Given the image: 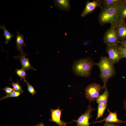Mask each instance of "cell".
Listing matches in <instances>:
<instances>
[{
    "mask_svg": "<svg viewBox=\"0 0 126 126\" xmlns=\"http://www.w3.org/2000/svg\"><path fill=\"white\" fill-rule=\"evenodd\" d=\"M102 0H94L91 2L87 1L85 8L82 12L81 16L84 17L93 12L98 7L101 8Z\"/></svg>",
    "mask_w": 126,
    "mask_h": 126,
    "instance_id": "cell-8",
    "label": "cell"
},
{
    "mask_svg": "<svg viewBox=\"0 0 126 126\" xmlns=\"http://www.w3.org/2000/svg\"><path fill=\"white\" fill-rule=\"evenodd\" d=\"M102 89V87L99 84L94 83L90 84L85 89L86 98L89 101L90 103L94 101L100 95V93Z\"/></svg>",
    "mask_w": 126,
    "mask_h": 126,
    "instance_id": "cell-5",
    "label": "cell"
},
{
    "mask_svg": "<svg viewBox=\"0 0 126 126\" xmlns=\"http://www.w3.org/2000/svg\"><path fill=\"white\" fill-rule=\"evenodd\" d=\"M120 18L122 22L125 21L126 18V5L124 4H123L120 14Z\"/></svg>",
    "mask_w": 126,
    "mask_h": 126,
    "instance_id": "cell-22",
    "label": "cell"
},
{
    "mask_svg": "<svg viewBox=\"0 0 126 126\" xmlns=\"http://www.w3.org/2000/svg\"><path fill=\"white\" fill-rule=\"evenodd\" d=\"M123 1L124 4L126 5V0H123Z\"/></svg>",
    "mask_w": 126,
    "mask_h": 126,
    "instance_id": "cell-30",
    "label": "cell"
},
{
    "mask_svg": "<svg viewBox=\"0 0 126 126\" xmlns=\"http://www.w3.org/2000/svg\"><path fill=\"white\" fill-rule=\"evenodd\" d=\"M104 126H120L119 125L113 123L107 122L105 123Z\"/></svg>",
    "mask_w": 126,
    "mask_h": 126,
    "instance_id": "cell-27",
    "label": "cell"
},
{
    "mask_svg": "<svg viewBox=\"0 0 126 126\" xmlns=\"http://www.w3.org/2000/svg\"><path fill=\"white\" fill-rule=\"evenodd\" d=\"M107 110L109 112V114L106 117L100 121L94 122L92 123L100 122L104 121H105V123L115 122L116 123H120L126 122L125 121H122L121 120L118 119L117 116V112L116 111L113 112H110L108 108Z\"/></svg>",
    "mask_w": 126,
    "mask_h": 126,
    "instance_id": "cell-11",
    "label": "cell"
},
{
    "mask_svg": "<svg viewBox=\"0 0 126 126\" xmlns=\"http://www.w3.org/2000/svg\"><path fill=\"white\" fill-rule=\"evenodd\" d=\"M24 81L28 87V91L32 95H34L36 93V91L35 90L33 87L31 85L30 83L25 79L23 80Z\"/></svg>",
    "mask_w": 126,
    "mask_h": 126,
    "instance_id": "cell-23",
    "label": "cell"
},
{
    "mask_svg": "<svg viewBox=\"0 0 126 126\" xmlns=\"http://www.w3.org/2000/svg\"><path fill=\"white\" fill-rule=\"evenodd\" d=\"M120 41L116 28L111 26L104 34V43L107 46H118Z\"/></svg>",
    "mask_w": 126,
    "mask_h": 126,
    "instance_id": "cell-4",
    "label": "cell"
},
{
    "mask_svg": "<svg viewBox=\"0 0 126 126\" xmlns=\"http://www.w3.org/2000/svg\"><path fill=\"white\" fill-rule=\"evenodd\" d=\"M104 92L100 95H99L96 99L95 101L98 104H107L109 93L106 88Z\"/></svg>",
    "mask_w": 126,
    "mask_h": 126,
    "instance_id": "cell-15",
    "label": "cell"
},
{
    "mask_svg": "<svg viewBox=\"0 0 126 126\" xmlns=\"http://www.w3.org/2000/svg\"><path fill=\"white\" fill-rule=\"evenodd\" d=\"M50 110L51 118L50 120L55 122L59 126H66L67 123L61 119L62 110L60 109L59 107L57 109H51Z\"/></svg>",
    "mask_w": 126,
    "mask_h": 126,
    "instance_id": "cell-9",
    "label": "cell"
},
{
    "mask_svg": "<svg viewBox=\"0 0 126 126\" xmlns=\"http://www.w3.org/2000/svg\"><path fill=\"white\" fill-rule=\"evenodd\" d=\"M34 126H45L44 124L43 123H39Z\"/></svg>",
    "mask_w": 126,
    "mask_h": 126,
    "instance_id": "cell-29",
    "label": "cell"
},
{
    "mask_svg": "<svg viewBox=\"0 0 126 126\" xmlns=\"http://www.w3.org/2000/svg\"><path fill=\"white\" fill-rule=\"evenodd\" d=\"M119 44L121 46L126 48V39L122 41H120Z\"/></svg>",
    "mask_w": 126,
    "mask_h": 126,
    "instance_id": "cell-26",
    "label": "cell"
},
{
    "mask_svg": "<svg viewBox=\"0 0 126 126\" xmlns=\"http://www.w3.org/2000/svg\"><path fill=\"white\" fill-rule=\"evenodd\" d=\"M95 110L90 104L85 113L82 114L77 120H74L77 123L76 126H89L91 123H89V120L92 117L91 114Z\"/></svg>",
    "mask_w": 126,
    "mask_h": 126,
    "instance_id": "cell-6",
    "label": "cell"
},
{
    "mask_svg": "<svg viewBox=\"0 0 126 126\" xmlns=\"http://www.w3.org/2000/svg\"><path fill=\"white\" fill-rule=\"evenodd\" d=\"M21 93H22L20 92L15 91L10 94H7L6 95L1 97L0 98V100L10 97H18Z\"/></svg>",
    "mask_w": 126,
    "mask_h": 126,
    "instance_id": "cell-20",
    "label": "cell"
},
{
    "mask_svg": "<svg viewBox=\"0 0 126 126\" xmlns=\"http://www.w3.org/2000/svg\"><path fill=\"white\" fill-rule=\"evenodd\" d=\"M15 72L17 75L21 77V80H22L23 79V80H25L26 74L25 70L22 68L20 69H17Z\"/></svg>",
    "mask_w": 126,
    "mask_h": 126,
    "instance_id": "cell-19",
    "label": "cell"
},
{
    "mask_svg": "<svg viewBox=\"0 0 126 126\" xmlns=\"http://www.w3.org/2000/svg\"><path fill=\"white\" fill-rule=\"evenodd\" d=\"M0 29H3L4 31V32L3 35L5 39V43L6 44H7L11 39L14 37V36L7 29L5 24L0 25Z\"/></svg>",
    "mask_w": 126,
    "mask_h": 126,
    "instance_id": "cell-16",
    "label": "cell"
},
{
    "mask_svg": "<svg viewBox=\"0 0 126 126\" xmlns=\"http://www.w3.org/2000/svg\"><path fill=\"white\" fill-rule=\"evenodd\" d=\"M123 107L125 109L126 112V99H125L123 102Z\"/></svg>",
    "mask_w": 126,
    "mask_h": 126,
    "instance_id": "cell-28",
    "label": "cell"
},
{
    "mask_svg": "<svg viewBox=\"0 0 126 126\" xmlns=\"http://www.w3.org/2000/svg\"><path fill=\"white\" fill-rule=\"evenodd\" d=\"M3 89L5 91V93L7 94H10L15 91L13 88H11L8 86L3 88Z\"/></svg>",
    "mask_w": 126,
    "mask_h": 126,
    "instance_id": "cell-25",
    "label": "cell"
},
{
    "mask_svg": "<svg viewBox=\"0 0 126 126\" xmlns=\"http://www.w3.org/2000/svg\"><path fill=\"white\" fill-rule=\"evenodd\" d=\"M114 65L109 57L105 56L101 57L99 62L96 63V65L98 66L100 71L99 77L103 82L102 89L106 88L107 83L108 80L116 74Z\"/></svg>",
    "mask_w": 126,
    "mask_h": 126,
    "instance_id": "cell-2",
    "label": "cell"
},
{
    "mask_svg": "<svg viewBox=\"0 0 126 126\" xmlns=\"http://www.w3.org/2000/svg\"><path fill=\"white\" fill-rule=\"evenodd\" d=\"M119 47L122 58H126V48L122 47L120 45H119Z\"/></svg>",
    "mask_w": 126,
    "mask_h": 126,
    "instance_id": "cell-24",
    "label": "cell"
},
{
    "mask_svg": "<svg viewBox=\"0 0 126 126\" xmlns=\"http://www.w3.org/2000/svg\"><path fill=\"white\" fill-rule=\"evenodd\" d=\"M24 36L23 35L20 34L18 31H17V35L16 36V48L17 50L19 51L21 53H24L22 47L23 46H26L24 40Z\"/></svg>",
    "mask_w": 126,
    "mask_h": 126,
    "instance_id": "cell-14",
    "label": "cell"
},
{
    "mask_svg": "<svg viewBox=\"0 0 126 126\" xmlns=\"http://www.w3.org/2000/svg\"><path fill=\"white\" fill-rule=\"evenodd\" d=\"M107 106V104H98L97 108V114L96 120L101 117L103 115Z\"/></svg>",
    "mask_w": 126,
    "mask_h": 126,
    "instance_id": "cell-18",
    "label": "cell"
},
{
    "mask_svg": "<svg viewBox=\"0 0 126 126\" xmlns=\"http://www.w3.org/2000/svg\"><path fill=\"white\" fill-rule=\"evenodd\" d=\"M123 1V0H103L102 3L103 5L112 7L122 3Z\"/></svg>",
    "mask_w": 126,
    "mask_h": 126,
    "instance_id": "cell-17",
    "label": "cell"
},
{
    "mask_svg": "<svg viewBox=\"0 0 126 126\" xmlns=\"http://www.w3.org/2000/svg\"><path fill=\"white\" fill-rule=\"evenodd\" d=\"M118 46H107L106 51L108 57L114 64L118 63L122 58Z\"/></svg>",
    "mask_w": 126,
    "mask_h": 126,
    "instance_id": "cell-7",
    "label": "cell"
},
{
    "mask_svg": "<svg viewBox=\"0 0 126 126\" xmlns=\"http://www.w3.org/2000/svg\"><path fill=\"white\" fill-rule=\"evenodd\" d=\"M123 2L116 6L111 7L103 5L98 17V21L101 26L107 23L116 28L122 22L120 18V14Z\"/></svg>",
    "mask_w": 126,
    "mask_h": 126,
    "instance_id": "cell-1",
    "label": "cell"
},
{
    "mask_svg": "<svg viewBox=\"0 0 126 126\" xmlns=\"http://www.w3.org/2000/svg\"><path fill=\"white\" fill-rule=\"evenodd\" d=\"M27 54L24 53H21L19 55L14 57L15 59H18L20 60L21 66L22 68L25 70H28L30 69H32L35 71L36 69H34L31 65L29 61V59L27 58Z\"/></svg>",
    "mask_w": 126,
    "mask_h": 126,
    "instance_id": "cell-10",
    "label": "cell"
},
{
    "mask_svg": "<svg viewBox=\"0 0 126 126\" xmlns=\"http://www.w3.org/2000/svg\"><path fill=\"white\" fill-rule=\"evenodd\" d=\"M116 28L120 41L126 39V22L123 21Z\"/></svg>",
    "mask_w": 126,
    "mask_h": 126,
    "instance_id": "cell-12",
    "label": "cell"
},
{
    "mask_svg": "<svg viewBox=\"0 0 126 126\" xmlns=\"http://www.w3.org/2000/svg\"><path fill=\"white\" fill-rule=\"evenodd\" d=\"M9 80L11 81L12 82V83L10 84L12 85L15 91L20 92L22 93L23 92L22 87L19 84L18 82L16 83L13 82L11 80V77Z\"/></svg>",
    "mask_w": 126,
    "mask_h": 126,
    "instance_id": "cell-21",
    "label": "cell"
},
{
    "mask_svg": "<svg viewBox=\"0 0 126 126\" xmlns=\"http://www.w3.org/2000/svg\"><path fill=\"white\" fill-rule=\"evenodd\" d=\"M96 64L90 58H81L73 63V71L77 76L87 77L91 74L92 67Z\"/></svg>",
    "mask_w": 126,
    "mask_h": 126,
    "instance_id": "cell-3",
    "label": "cell"
},
{
    "mask_svg": "<svg viewBox=\"0 0 126 126\" xmlns=\"http://www.w3.org/2000/svg\"><path fill=\"white\" fill-rule=\"evenodd\" d=\"M70 1L67 0H54L55 5L61 10L68 11L70 8Z\"/></svg>",
    "mask_w": 126,
    "mask_h": 126,
    "instance_id": "cell-13",
    "label": "cell"
}]
</instances>
